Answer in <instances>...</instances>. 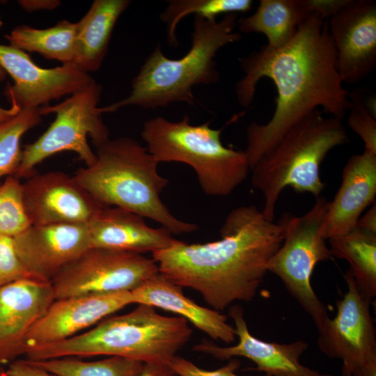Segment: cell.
Here are the masks:
<instances>
[{"instance_id":"1","label":"cell","mask_w":376,"mask_h":376,"mask_svg":"<svg viewBox=\"0 0 376 376\" xmlns=\"http://www.w3.org/2000/svg\"><path fill=\"white\" fill-rule=\"evenodd\" d=\"M244 77L236 84L239 104L248 108L259 81L274 84L277 96L272 118L265 124L251 122L246 128L245 154L250 170L291 127L316 109L343 120L348 111L349 92L336 66V51L327 19L311 14L294 37L281 47L263 45L238 59Z\"/></svg>"},{"instance_id":"2","label":"cell","mask_w":376,"mask_h":376,"mask_svg":"<svg viewBox=\"0 0 376 376\" xmlns=\"http://www.w3.org/2000/svg\"><path fill=\"white\" fill-rule=\"evenodd\" d=\"M221 238L174 244L152 253L159 272L175 284L198 292L218 311L235 301H250L281 246L282 226L266 219L255 205L240 206L226 217Z\"/></svg>"},{"instance_id":"3","label":"cell","mask_w":376,"mask_h":376,"mask_svg":"<svg viewBox=\"0 0 376 376\" xmlns=\"http://www.w3.org/2000/svg\"><path fill=\"white\" fill-rule=\"evenodd\" d=\"M96 158L79 169L75 180L105 207H118L150 219L171 234L190 233L196 224L176 218L160 194L169 180L157 171L158 162L130 137L109 139L97 148Z\"/></svg>"},{"instance_id":"4","label":"cell","mask_w":376,"mask_h":376,"mask_svg":"<svg viewBox=\"0 0 376 376\" xmlns=\"http://www.w3.org/2000/svg\"><path fill=\"white\" fill-rule=\"evenodd\" d=\"M237 20V13L225 15L220 21L194 16L191 45L185 56L168 58L157 46L133 79L129 95L100 107V111L114 112L126 106L157 109L176 102L194 105V86L219 81L215 61L218 51L241 40L240 33L235 31Z\"/></svg>"},{"instance_id":"5","label":"cell","mask_w":376,"mask_h":376,"mask_svg":"<svg viewBox=\"0 0 376 376\" xmlns=\"http://www.w3.org/2000/svg\"><path fill=\"white\" fill-rule=\"evenodd\" d=\"M191 334L185 318L162 315L151 306L138 304L130 312L109 316L72 338L29 347L25 355L31 361L118 356L143 363L168 364Z\"/></svg>"},{"instance_id":"6","label":"cell","mask_w":376,"mask_h":376,"mask_svg":"<svg viewBox=\"0 0 376 376\" xmlns=\"http://www.w3.org/2000/svg\"><path fill=\"white\" fill-rule=\"evenodd\" d=\"M350 142L341 120L316 109L291 127L251 168L252 185L262 193L264 217L274 221L281 191L291 187L299 193L320 196L324 184L320 166L330 150Z\"/></svg>"},{"instance_id":"7","label":"cell","mask_w":376,"mask_h":376,"mask_svg":"<svg viewBox=\"0 0 376 376\" xmlns=\"http://www.w3.org/2000/svg\"><path fill=\"white\" fill-rule=\"evenodd\" d=\"M210 123L195 125L188 116L176 122L157 116L145 121L141 136L158 163L187 164L205 194L226 196L245 180L250 166L245 152L224 146L223 129H213Z\"/></svg>"},{"instance_id":"8","label":"cell","mask_w":376,"mask_h":376,"mask_svg":"<svg viewBox=\"0 0 376 376\" xmlns=\"http://www.w3.org/2000/svg\"><path fill=\"white\" fill-rule=\"evenodd\" d=\"M329 206V201L320 196L304 214H283L279 221L283 229V241L267 264V272L281 279L318 330L329 316L313 290L311 278L315 265L332 257L325 237Z\"/></svg>"},{"instance_id":"9","label":"cell","mask_w":376,"mask_h":376,"mask_svg":"<svg viewBox=\"0 0 376 376\" xmlns=\"http://www.w3.org/2000/svg\"><path fill=\"white\" fill-rule=\"evenodd\" d=\"M102 91V86L93 80L61 103L40 107L42 116L55 113V120L36 141L22 150L20 164L13 176L28 178L39 163L62 151L75 152L86 166L93 164L96 155L88 137L96 148L110 139L98 107Z\"/></svg>"},{"instance_id":"10","label":"cell","mask_w":376,"mask_h":376,"mask_svg":"<svg viewBox=\"0 0 376 376\" xmlns=\"http://www.w3.org/2000/svg\"><path fill=\"white\" fill-rule=\"evenodd\" d=\"M159 272L152 258L143 254L90 248L51 281L55 299L132 291Z\"/></svg>"},{"instance_id":"11","label":"cell","mask_w":376,"mask_h":376,"mask_svg":"<svg viewBox=\"0 0 376 376\" xmlns=\"http://www.w3.org/2000/svg\"><path fill=\"white\" fill-rule=\"evenodd\" d=\"M347 290L336 301V314L318 330V345L331 359L343 362L341 376L376 363V330L370 314L371 302L359 291L351 274L344 275Z\"/></svg>"},{"instance_id":"12","label":"cell","mask_w":376,"mask_h":376,"mask_svg":"<svg viewBox=\"0 0 376 376\" xmlns=\"http://www.w3.org/2000/svg\"><path fill=\"white\" fill-rule=\"evenodd\" d=\"M327 22L343 83L370 75L376 67V2L345 0Z\"/></svg>"},{"instance_id":"13","label":"cell","mask_w":376,"mask_h":376,"mask_svg":"<svg viewBox=\"0 0 376 376\" xmlns=\"http://www.w3.org/2000/svg\"><path fill=\"white\" fill-rule=\"evenodd\" d=\"M0 67L14 81L5 93L21 110L40 108L52 100L70 95L94 80L74 64L40 68L25 52L10 45L0 44Z\"/></svg>"},{"instance_id":"14","label":"cell","mask_w":376,"mask_h":376,"mask_svg":"<svg viewBox=\"0 0 376 376\" xmlns=\"http://www.w3.org/2000/svg\"><path fill=\"white\" fill-rule=\"evenodd\" d=\"M31 225L88 224L104 205L74 178L58 171L31 175L22 183Z\"/></svg>"},{"instance_id":"15","label":"cell","mask_w":376,"mask_h":376,"mask_svg":"<svg viewBox=\"0 0 376 376\" xmlns=\"http://www.w3.org/2000/svg\"><path fill=\"white\" fill-rule=\"evenodd\" d=\"M133 304L130 291L97 293L57 299L33 326L27 348L56 343L92 328L104 318Z\"/></svg>"},{"instance_id":"16","label":"cell","mask_w":376,"mask_h":376,"mask_svg":"<svg viewBox=\"0 0 376 376\" xmlns=\"http://www.w3.org/2000/svg\"><path fill=\"white\" fill-rule=\"evenodd\" d=\"M13 239L32 276L49 282L91 248L87 224L31 225Z\"/></svg>"},{"instance_id":"17","label":"cell","mask_w":376,"mask_h":376,"mask_svg":"<svg viewBox=\"0 0 376 376\" xmlns=\"http://www.w3.org/2000/svg\"><path fill=\"white\" fill-rule=\"evenodd\" d=\"M228 315L235 324V334L238 338L236 345L220 347L204 340L194 345L193 350L219 359H230L235 357L247 358L256 365V370L270 376H333L301 363L300 358L308 347L306 341L297 340L290 343L266 342L250 333L243 309L240 306H231Z\"/></svg>"},{"instance_id":"18","label":"cell","mask_w":376,"mask_h":376,"mask_svg":"<svg viewBox=\"0 0 376 376\" xmlns=\"http://www.w3.org/2000/svg\"><path fill=\"white\" fill-rule=\"evenodd\" d=\"M55 300L51 282L20 280L0 288V366L26 354V338Z\"/></svg>"},{"instance_id":"19","label":"cell","mask_w":376,"mask_h":376,"mask_svg":"<svg viewBox=\"0 0 376 376\" xmlns=\"http://www.w3.org/2000/svg\"><path fill=\"white\" fill-rule=\"evenodd\" d=\"M87 226L91 248L152 253L178 240L166 228H152L143 217L118 207H104Z\"/></svg>"},{"instance_id":"20","label":"cell","mask_w":376,"mask_h":376,"mask_svg":"<svg viewBox=\"0 0 376 376\" xmlns=\"http://www.w3.org/2000/svg\"><path fill=\"white\" fill-rule=\"evenodd\" d=\"M375 196L376 154L363 151L352 155L343 169L341 185L329 201L326 239L354 229L363 211L375 203Z\"/></svg>"},{"instance_id":"21","label":"cell","mask_w":376,"mask_h":376,"mask_svg":"<svg viewBox=\"0 0 376 376\" xmlns=\"http://www.w3.org/2000/svg\"><path fill=\"white\" fill-rule=\"evenodd\" d=\"M182 288L159 272L130 292L133 304L177 313L211 338L228 344L234 342L235 329L228 322L227 315L198 305L186 297Z\"/></svg>"},{"instance_id":"22","label":"cell","mask_w":376,"mask_h":376,"mask_svg":"<svg viewBox=\"0 0 376 376\" xmlns=\"http://www.w3.org/2000/svg\"><path fill=\"white\" fill-rule=\"evenodd\" d=\"M128 0H95L77 22L73 64L88 73L100 68L109 49L113 28L128 8Z\"/></svg>"},{"instance_id":"23","label":"cell","mask_w":376,"mask_h":376,"mask_svg":"<svg viewBox=\"0 0 376 376\" xmlns=\"http://www.w3.org/2000/svg\"><path fill=\"white\" fill-rule=\"evenodd\" d=\"M313 13L311 0H260L253 14L237 20L240 32L263 34L265 45L276 49L287 44Z\"/></svg>"},{"instance_id":"24","label":"cell","mask_w":376,"mask_h":376,"mask_svg":"<svg viewBox=\"0 0 376 376\" xmlns=\"http://www.w3.org/2000/svg\"><path fill=\"white\" fill-rule=\"evenodd\" d=\"M328 240L332 256L348 262L359 291L371 302L376 296V234L355 228Z\"/></svg>"},{"instance_id":"25","label":"cell","mask_w":376,"mask_h":376,"mask_svg":"<svg viewBox=\"0 0 376 376\" xmlns=\"http://www.w3.org/2000/svg\"><path fill=\"white\" fill-rule=\"evenodd\" d=\"M76 34L77 22L64 19L47 29L18 26L5 38L16 48L25 52H37L63 65L73 64Z\"/></svg>"},{"instance_id":"26","label":"cell","mask_w":376,"mask_h":376,"mask_svg":"<svg viewBox=\"0 0 376 376\" xmlns=\"http://www.w3.org/2000/svg\"><path fill=\"white\" fill-rule=\"evenodd\" d=\"M160 13V19L166 24L167 39L171 47H178L176 30L185 16L194 15L208 21H216L221 14L245 13L253 6L251 0H170Z\"/></svg>"},{"instance_id":"27","label":"cell","mask_w":376,"mask_h":376,"mask_svg":"<svg viewBox=\"0 0 376 376\" xmlns=\"http://www.w3.org/2000/svg\"><path fill=\"white\" fill-rule=\"evenodd\" d=\"M31 361L57 376H136L144 365L140 361L118 356L92 361L76 357Z\"/></svg>"},{"instance_id":"28","label":"cell","mask_w":376,"mask_h":376,"mask_svg":"<svg viewBox=\"0 0 376 376\" xmlns=\"http://www.w3.org/2000/svg\"><path fill=\"white\" fill-rule=\"evenodd\" d=\"M39 109H22L12 118L0 123V180L17 172L22 156V138L41 122Z\"/></svg>"},{"instance_id":"29","label":"cell","mask_w":376,"mask_h":376,"mask_svg":"<svg viewBox=\"0 0 376 376\" xmlns=\"http://www.w3.org/2000/svg\"><path fill=\"white\" fill-rule=\"evenodd\" d=\"M31 225L25 211L22 183L11 175L0 184V235L15 237Z\"/></svg>"},{"instance_id":"30","label":"cell","mask_w":376,"mask_h":376,"mask_svg":"<svg viewBox=\"0 0 376 376\" xmlns=\"http://www.w3.org/2000/svg\"><path fill=\"white\" fill-rule=\"evenodd\" d=\"M350 105L347 124L363 140L364 151L376 154V115L375 102L365 101L357 93H349Z\"/></svg>"},{"instance_id":"31","label":"cell","mask_w":376,"mask_h":376,"mask_svg":"<svg viewBox=\"0 0 376 376\" xmlns=\"http://www.w3.org/2000/svg\"><path fill=\"white\" fill-rule=\"evenodd\" d=\"M29 279H36L20 260L13 237L0 235V288Z\"/></svg>"},{"instance_id":"32","label":"cell","mask_w":376,"mask_h":376,"mask_svg":"<svg viewBox=\"0 0 376 376\" xmlns=\"http://www.w3.org/2000/svg\"><path fill=\"white\" fill-rule=\"evenodd\" d=\"M177 376H242L236 373L240 366L237 359H230L228 363L214 370L201 368L185 358L175 356L167 364ZM260 376H270L264 374Z\"/></svg>"},{"instance_id":"33","label":"cell","mask_w":376,"mask_h":376,"mask_svg":"<svg viewBox=\"0 0 376 376\" xmlns=\"http://www.w3.org/2000/svg\"><path fill=\"white\" fill-rule=\"evenodd\" d=\"M6 376H57L41 368L27 359H17L8 364Z\"/></svg>"},{"instance_id":"34","label":"cell","mask_w":376,"mask_h":376,"mask_svg":"<svg viewBox=\"0 0 376 376\" xmlns=\"http://www.w3.org/2000/svg\"><path fill=\"white\" fill-rule=\"evenodd\" d=\"M22 8L28 12L54 10L61 3L58 0H20L17 1Z\"/></svg>"},{"instance_id":"35","label":"cell","mask_w":376,"mask_h":376,"mask_svg":"<svg viewBox=\"0 0 376 376\" xmlns=\"http://www.w3.org/2000/svg\"><path fill=\"white\" fill-rule=\"evenodd\" d=\"M356 228L368 233L376 234V205H374L362 216L357 223Z\"/></svg>"},{"instance_id":"36","label":"cell","mask_w":376,"mask_h":376,"mask_svg":"<svg viewBox=\"0 0 376 376\" xmlns=\"http://www.w3.org/2000/svg\"><path fill=\"white\" fill-rule=\"evenodd\" d=\"M174 373L167 364L144 363L141 371L136 376H173Z\"/></svg>"},{"instance_id":"37","label":"cell","mask_w":376,"mask_h":376,"mask_svg":"<svg viewBox=\"0 0 376 376\" xmlns=\"http://www.w3.org/2000/svg\"><path fill=\"white\" fill-rule=\"evenodd\" d=\"M7 73L0 67V82L6 79ZM21 111L20 108L15 104L11 103V107L8 109L0 106V123H2L17 115Z\"/></svg>"},{"instance_id":"38","label":"cell","mask_w":376,"mask_h":376,"mask_svg":"<svg viewBox=\"0 0 376 376\" xmlns=\"http://www.w3.org/2000/svg\"><path fill=\"white\" fill-rule=\"evenodd\" d=\"M352 376H376V363L367 365L357 370Z\"/></svg>"},{"instance_id":"39","label":"cell","mask_w":376,"mask_h":376,"mask_svg":"<svg viewBox=\"0 0 376 376\" xmlns=\"http://www.w3.org/2000/svg\"><path fill=\"white\" fill-rule=\"evenodd\" d=\"M0 376H6V369L3 366H0Z\"/></svg>"},{"instance_id":"40","label":"cell","mask_w":376,"mask_h":376,"mask_svg":"<svg viewBox=\"0 0 376 376\" xmlns=\"http://www.w3.org/2000/svg\"><path fill=\"white\" fill-rule=\"evenodd\" d=\"M2 25H3V22H2L1 17L0 16V28L2 26Z\"/></svg>"},{"instance_id":"41","label":"cell","mask_w":376,"mask_h":376,"mask_svg":"<svg viewBox=\"0 0 376 376\" xmlns=\"http://www.w3.org/2000/svg\"><path fill=\"white\" fill-rule=\"evenodd\" d=\"M173 376H177V375H173Z\"/></svg>"}]
</instances>
